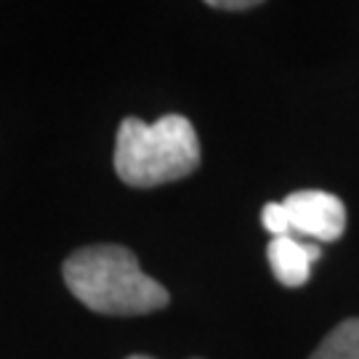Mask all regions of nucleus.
Wrapping results in <instances>:
<instances>
[{
    "mask_svg": "<svg viewBox=\"0 0 359 359\" xmlns=\"http://www.w3.org/2000/svg\"><path fill=\"white\" fill-rule=\"evenodd\" d=\"M69 293L96 314L139 317L168 306L163 285L144 274L139 258L123 245L80 248L62 266Z\"/></svg>",
    "mask_w": 359,
    "mask_h": 359,
    "instance_id": "obj_1",
    "label": "nucleus"
},
{
    "mask_svg": "<svg viewBox=\"0 0 359 359\" xmlns=\"http://www.w3.org/2000/svg\"><path fill=\"white\" fill-rule=\"evenodd\" d=\"M200 165V139L184 115H165L157 123L126 117L115 139V170L136 189L179 181Z\"/></svg>",
    "mask_w": 359,
    "mask_h": 359,
    "instance_id": "obj_2",
    "label": "nucleus"
},
{
    "mask_svg": "<svg viewBox=\"0 0 359 359\" xmlns=\"http://www.w3.org/2000/svg\"><path fill=\"white\" fill-rule=\"evenodd\" d=\"M280 205L287 231H298L320 243H335L346 231V208L341 197L330 192L301 189L287 194Z\"/></svg>",
    "mask_w": 359,
    "mask_h": 359,
    "instance_id": "obj_3",
    "label": "nucleus"
},
{
    "mask_svg": "<svg viewBox=\"0 0 359 359\" xmlns=\"http://www.w3.org/2000/svg\"><path fill=\"white\" fill-rule=\"evenodd\" d=\"M269 264L274 277L285 285V287H301L309 283L311 277V264L322 256L317 245L298 243L293 234L285 237H271L269 243Z\"/></svg>",
    "mask_w": 359,
    "mask_h": 359,
    "instance_id": "obj_4",
    "label": "nucleus"
},
{
    "mask_svg": "<svg viewBox=\"0 0 359 359\" xmlns=\"http://www.w3.org/2000/svg\"><path fill=\"white\" fill-rule=\"evenodd\" d=\"M309 359H359V320L335 325Z\"/></svg>",
    "mask_w": 359,
    "mask_h": 359,
    "instance_id": "obj_5",
    "label": "nucleus"
},
{
    "mask_svg": "<svg viewBox=\"0 0 359 359\" xmlns=\"http://www.w3.org/2000/svg\"><path fill=\"white\" fill-rule=\"evenodd\" d=\"M210 8H226V11H243V8H256L258 3L256 0H213V3H208Z\"/></svg>",
    "mask_w": 359,
    "mask_h": 359,
    "instance_id": "obj_6",
    "label": "nucleus"
},
{
    "mask_svg": "<svg viewBox=\"0 0 359 359\" xmlns=\"http://www.w3.org/2000/svg\"><path fill=\"white\" fill-rule=\"evenodd\" d=\"M128 359H154V357H147V354H133V357H128Z\"/></svg>",
    "mask_w": 359,
    "mask_h": 359,
    "instance_id": "obj_7",
    "label": "nucleus"
}]
</instances>
